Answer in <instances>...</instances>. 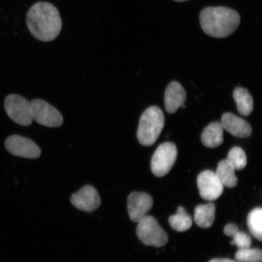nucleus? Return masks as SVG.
I'll return each mask as SVG.
<instances>
[{
  "label": "nucleus",
  "mask_w": 262,
  "mask_h": 262,
  "mask_svg": "<svg viewBox=\"0 0 262 262\" xmlns=\"http://www.w3.org/2000/svg\"><path fill=\"white\" fill-rule=\"evenodd\" d=\"M5 107L8 116L19 125L28 126L34 120L31 101L19 95H9L5 101Z\"/></svg>",
  "instance_id": "obj_5"
},
{
  "label": "nucleus",
  "mask_w": 262,
  "mask_h": 262,
  "mask_svg": "<svg viewBox=\"0 0 262 262\" xmlns=\"http://www.w3.org/2000/svg\"><path fill=\"white\" fill-rule=\"evenodd\" d=\"M239 229L236 225L234 224H229L225 226L224 228V233L228 237H232L237 233Z\"/></svg>",
  "instance_id": "obj_23"
},
{
  "label": "nucleus",
  "mask_w": 262,
  "mask_h": 262,
  "mask_svg": "<svg viewBox=\"0 0 262 262\" xmlns=\"http://www.w3.org/2000/svg\"><path fill=\"white\" fill-rule=\"evenodd\" d=\"M202 30L214 38H225L236 31L241 16L235 10L222 7H208L200 15Z\"/></svg>",
  "instance_id": "obj_2"
},
{
  "label": "nucleus",
  "mask_w": 262,
  "mask_h": 262,
  "mask_svg": "<svg viewBox=\"0 0 262 262\" xmlns=\"http://www.w3.org/2000/svg\"><path fill=\"white\" fill-rule=\"evenodd\" d=\"M221 123L224 129L238 138H246L252 133L250 123L232 113L223 115Z\"/></svg>",
  "instance_id": "obj_12"
},
{
  "label": "nucleus",
  "mask_w": 262,
  "mask_h": 262,
  "mask_svg": "<svg viewBox=\"0 0 262 262\" xmlns=\"http://www.w3.org/2000/svg\"><path fill=\"white\" fill-rule=\"evenodd\" d=\"M186 94L184 88L178 81H172L165 93V105L167 112L175 113L185 103Z\"/></svg>",
  "instance_id": "obj_13"
},
{
  "label": "nucleus",
  "mask_w": 262,
  "mask_h": 262,
  "mask_svg": "<svg viewBox=\"0 0 262 262\" xmlns=\"http://www.w3.org/2000/svg\"><path fill=\"white\" fill-rule=\"evenodd\" d=\"M165 126V116L159 107L150 106L140 119L137 137L141 145L152 146L159 139Z\"/></svg>",
  "instance_id": "obj_3"
},
{
  "label": "nucleus",
  "mask_w": 262,
  "mask_h": 262,
  "mask_svg": "<svg viewBox=\"0 0 262 262\" xmlns=\"http://www.w3.org/2000/svg\"><path fill=\"white\" fill-rule=\"evenodd\" d=\"M247 225L251 235L259 241L262 240V209L256 208L248 214Z\"/></svg>",
  "instance_id": "obj_19"
},
{
  "label": "nucleus",
  "mask_w": 262,
  "mask_h": 262,
  "mask_svg": "<svg viewBox=\"0 0 262 262\" xmlns=\"http://www.w3.org/2000/svg\"><path fill=\"white\" fill-rule=\"evenodd\" d=\"M224 128L221 122H213L205 127L202 134L203 145L209 148H215L224 142Z\"/></svg>",
  "instance_id": "obj_14"
},
{
  "label": "nucleus",
  "mask_w": 262,
  "mask_h": 262,
  "mask_svg": "<svg viewBox=\"0 0 262 262\" xmlns=\"http://www.w3.org/2000/svg\"><path fill=\"white\" fill-rule=\"evenodd\" d=\"M71 202L80 211L93 212L99 208L101 199L97 190L94 186L87 185L72 195Z\"/></svg>",
  "instance_id": "obj_10"
},
{
  "label": "nucleus",
  "mask_w": 262,
  "mask_h": 262,
  "mask_svg": "<svg viewBox=\"0 0 262 262\" xmlns=\"http://www.w3.org/2000/svg\"><path fill=\"white\" fill-rule=\"evenodd\" d=\"M227 160L235 170H242L247 164V156L243 149L239 147H234L229 152Z\"/></svg>",
  "instance_id": "obj_20"
},
{
  "label": "nucleus",
  "mask_w": 262,
  "mask_h": 262,
  "mask_svg": "<svg viewBox=\"0 0 262 262\" xmlns=\"http://www.w3.org/2000/svg\"><path fill=\"white\" fill-rule=\"evenodd\" d=\"M33 120L41 125L49 127H58L63 122V116L51 104L41 99H34L31 101Z\"/></svg>",
  "instance_id": "obj_7"
},
{
  "label": "nucleus",
  "mask_w": 262,
  "mask_h": 262,
  "mask_svg": "<svg viewBox=\"0 0 262 262\" xmlns=\"http://www.w3.org/2000/svg\"><path fill=\"white\" fill-rule=\"evenodd\" d=\"M137 224V235L144 245L162 247L168 242V235L152 216L146 215Z\"/></svg>",
  "instance_id": "obj_4"
},
{
  "label": "nucleus",
  "mask_w": 262,
  "mask_h": 262,
  "mask_svg": "<svg viewBox=\"0 0 262 262\" xmlns=\"http://www.w3.org/2000/svg\"><path fill=\"white\" fill-rule=\"evenodd\" d=\"M215 206L212 203L196 206L194 211L195 224L202 228L212 227L215 221Z\"/></svg>",
  "instance_id": "obj_15"
},
{
  "label": "nucleus",
  "mask_w": 262,
  "mask_h": 262,
  "mask_svg": "<svg viewBox=\"0 0 262 262\" xmlns=\"http://www.w3.org/2000/svg\"><path fill=\"white\" fill-rule=\"evenodd\" d=\"M235 258L237 262H261L262 251L260 249L251 248L238 250Z\"/></svg>",
  "instance_id": "obj_21"
},
{
  "label": "nucleus",
  "mask_w": 262,
  "mask_h": 262,
  "mask_svg": "<svg viewBox=\"0 0 262 262\" xmlns=\"http://www.w3.org/2000/svg\"><path fill=\"white\" fill-rule=\"evenodd\" d=\"M173 1L177 2H183L188 1V0H173Z\"/></svg>",
  "instance_id": "obj_25"
},
{
  "label": "nucleus",
  "mask_w": 262,
  "mask_h": 262,
  "mask_svg": "<svg viewBox=\"0 0 262 262\" xmlns=\"http://www.w3.org/2000/svg\"><path fill=\"white\" fill-rule=\"evenodd\" d=\"M235 171L233 166L227 159L223 160L219 163L215 172L224 186L232 188L236 186L238 182Z\"/></svg>",
  "instance_id": "obj_16"
},
{
  "label": "nucleus",
  "mask_w": 262,
  "mask_h": 262,
  "mask_svg": "<svg viewBox=\"0 0 262 262\" xmlns=\"http://www.w3.org/2000/svg\"><path fill=\"white\" fill-rule=\"evenodd\" d=\"M127 210L134 222H138L147 215L153 206L152 196L145 192H133L127 198Z\"/></svg>",
  "instance_id": "obj_11"
},
{
  "label": "nucleus",
  "mask_w": 262,
  "mask_h": 262,
  "mask_svg": "<svg viewBox=\"0 0 262 262\" xmlns=\"http://www.w3.org/2000/svg\"><path fill=\"white\" fill-rule=\"evenodd\" d=\"M252 244L251 238L245 232L238 231L231 242V245L237 246L238 250L251 248Z\"/></svg>",
  "instance_id": "obj_22"
},
{
  "label": "nucleus",
  "mask_w": 262,
  "mask_h": 262,
  "mask_svg": "<svg viewBox=\"0 0 262 262\" xmlns=\"http://www.w3.org/2000/svg\"><path fill=\"white\" fill-rule=\"evenodd\" d=\"M209 262H236L228 258H215Z\"/></svg>",
  "instance_id": "obj_24"
},
{
  "label": "nucleus",
  "mask_w": 262,
  "mask_h": 262,
  "mask_svg": "<svg viewBox=\"0 0 262 262\" xmlns=\"http://www.w3.org/2000/svg\"><path fill=\"white\" fill-rule=\"evenodd\" d=\"M31 34L37 40L47 42L56 38L62 28L60 13L50 3L40 2L33 5L26 16Z\"/></svg>",
  "instance_id": "obj_1"
},
{
  "label": "nucleus",
  "mask_w": 262,
  "mask_h": 262,
  "mask_svg": "<svg viewBox=\"0 0 262 262\" xmlns=\"http://www.w3.org/2000/svg\"><path fill=\"white\" fill-rule=\"evenodd\" d=\"M8 151L15 156L23 158L38 159L41 155V149L31 139L18 135H13L5 141Z\"/></svg>",
  "instance_id": "obj_8"
},
{
  "label": "nucleus",
  "mask_w": 262,
  "mask_h": 262,
  "mask_svg": "<svg viewBox=\"0 0 262 262\" xmlns=\"http://www.w3.org/2000/svg\"><path fill=\"white\" fill-rule=\"evenodd\" d=\"M169 223L170 226L175 231L183 232L191 228L192 220L185 209L182 206H179L176 214L169 217Z\"/></svg>",
  "instance_id": "obj_18"
},
{
  "label": "nucleus",
  "mask_w": 262,
  "mask_h": 262,
  "mask_svg": "<svg viewBox=\"0 0 262 262\" xmlns=\"http://www.w3.org/2000/svg\"><path fill=\"white\" fill-rule=\"evenodd\" d=\"M198 186L201 198L208 201H214L220 198L224 189L215 172L210 170L200 173Z\"/></svg>",
  "instance_id": "obj_9"
},
{
  "label": "nucleus",
  "mask_w": 262,
  "mask_h": 262,
  "mask_svg": "<svg viewBox=\"0 0 262 262\" xmlns=\"http://www.w3.org/2000/svg\"><path fill=\"white\" fill-rule=\"evenodd\" d=\"M233 97L237 104L238 113L242 116H248L253 112V99L247 90L241 87L235 88Z\"/></svg>",
  "instance_id": "obj_17"
},
{
  "label": "nucleus",
  "mask_w": 262,
  "mask_h": 262,
  "mask_svg": "<svg viewBox=\"0 0 262 262\" xmlns=\"http://www.w3.org/2000/svg\"><path fill=\"white\" fill-rule=\"evenodd\" d=\"M178 149L174 144L166 142L157 147L151 160L153 174L162 178L168 173L176 163Z\"/></svg>",
  "instance_id": "obj_6"
}]
</instances>
